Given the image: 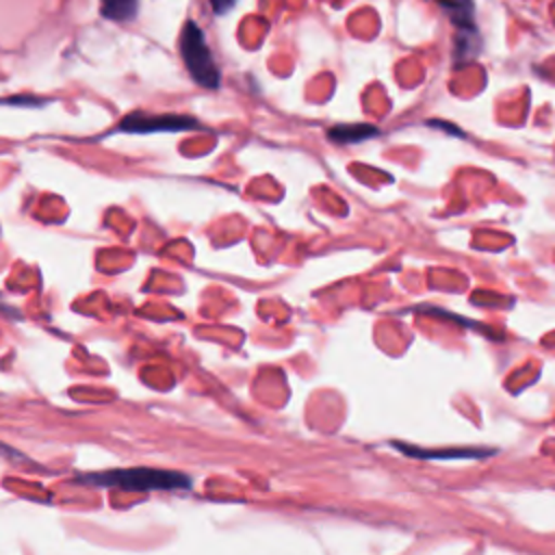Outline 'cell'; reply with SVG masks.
Segmentation results:
<instances>
[{
    "mask_svg": "<svg viewBox=\"0 0 555 555\" xmlns=\"http://www.w3.org/2000/svg\"><path fill=\"white\" fill-rule=\"evenodd\" d=\"M89 483L95 486H108V488H121V490H186L191 488V479L184 473L178 470H165V468H115L106 473H93L82 477Z\"/></svg>",
    "mask_w": 555,
    "mask_h": 555,
    "instance_id": "6da1fadb",
    "label": "cell"
},
{
    "mask_svg": "<svg viewBox=\"0 0 555 555\" xmlns=\"http://www.w3.org/2000/svg\"><path fill=\"white\" fill-rule=\"evenodd\" d=\"M180 52L184 59V65L191 74V78L206 87L217 89L219 87V67L212 59V52L204 39V33L195 22H186L182 37H180Z\"/></svg>",
    "mask_w": 555,
    "mask_h": 555,
    "instance_id": "7a4b0ae2",
    "label": "cell"
},
{
    "mask_svg": "<svg viewBox=\"0 0 555 555\" xmlns=\"http://www.w3.org/2000/svg\"><path fill=\"white\" fill-rule=\"evenodd\" d=\"M121 130L126 132H176V130H189L195 124L191 117L182 115H145V113H132L126 119H121Z\"/></svg>",
    "mask_w": 555,
    "mask_h": 555,
    "instance_id": "3957f363",
    "label": "cell"
},
{
    "mask_svg": "<svg viewBox=\"0 0 555 555\" xmlns=\"http://www.w3.org/2000/svg\"><path fill=\"white\" fill-rule=\"evenodd\" d=\"M392 447L401 449L412 457H427V460H468V457H483L494 453L492 449H477V447H453V449H418L412 444L392 442Z\"/></svg>",
    "mask_w": 555,
    "mask_h": 555,
    "instance_id": "277c9868",
    "label": "cell"
},
{
    "mask_svg": "<svg viewBox=\"0 0 555 555\" xmlns=\"http://www.w3.org/2000/svg\"><path fill=\"white\" fill-rule=\"evenodd\" d=\"M440 9L451 17L457 30H475V4L473 0H436Z\"/></svg>",
    "mask_w": 555,
    "mask_h": 555,
    "instance_id": "5b68a950",
    "label": "cell"
},
{
    "mask_svg": "<svg viewBox=\"0 0 555 555\" xmlns=\"http://www.w3.org/2000/svg\"><path fill=\"white\" fill-rule=\"evenodd\" d=\"M377 134V128L371 124H340V126H332L327 130L330 141L340 143V145H349V143H358L364 139H371Z\"/></svg>",
    "mask_w": 555,
    "mask_h": 555,
    "instance_id": "8992f818",
    "label": "cell"
},
{
    "mask_svg": "<svg viewBox=\"0 0 555 555\" xmlns=\"http://www.w3.org/2000/svg\"><path fill=\"white\" fill-rule=\"evenodd\" d=\"M139 0H102V15L115 22H128L134 17Z\"/></svg>",
    "mask_w": 555,
    "mask_h": 555,
    "instance_id": "52a82bcc",
    "label": "cell"
},
{
    "mask_svg": "<svg viewBox=\"0 0 555 555\" xmlns=\"http://www.w3.org/2000/svg\"><path fill=\"white\" fill-rule=\"evenodd\" d=\"M238 0H210V4H212V11L215 13H219V15H223V13H228L234 4H236Z\"/></svg>",
    "mask_w": 555,
    "mask_h": 555,
    "instance_id": "ba28073f",
    "label": "cell"
}]
</instances>
